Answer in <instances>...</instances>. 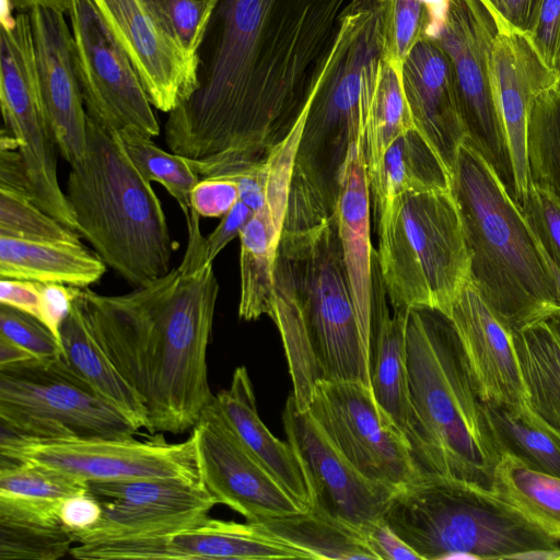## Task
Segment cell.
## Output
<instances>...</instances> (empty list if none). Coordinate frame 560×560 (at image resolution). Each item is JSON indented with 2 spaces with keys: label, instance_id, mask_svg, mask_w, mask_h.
<instances>
[{
  "label": "cell",
  "instance_id": "18",
  "mask_svg": "<svg viewBox=\"0 0 560 560\" xmlns=\"http://www.w3.org/2000/svg\"><path fill=\"white\" fill-rule=\"evenodd\" d=\"M301 109L285 137L264 158L265 198L240 233L241 295L238 316L255 320L271 312L276 294V265L287 212L296 151L303 129Z\"/></svg>",
  "mask_w": 560,
  "mask_h": 560
},
{
  "label": "cell",
  "instance_id": "1",
  "mask_svg": "<svg viewBox=\"0 0 560 560\" xmlns=\"http://www.w3.org/2000/svg\"><path fill=\"white\" fill-rule=\"evenodd\" d=\"M348 0H219L197 84L168 113L165 143L203 177L262 160L292 128Z\"/></svg>",
  "mask_w": 560,
  "mask_h": 560
},
{
  "label": "cell",
  "instance_id": "28",
  "mask_svg": "<svg viewBox=\"0 0 560 560\" xmlns=\"http://www.w3.org/2000/svg\"><path fill=\"white\" fill-rule=\"evenodd\" d=\"M106 264L80 241H28L0 235V278L88 288Z\"/></svg>",
  "mask_w": 560,
  "mask_h": 560
},
{
  "label": "cell",
  "instance_id": "4",
  "mask_svg": "<svg viewBox=\"0 0 560 560\" xmlns=\"http://www.w3.org/2000/svg\"><path fill=\"white\" fill-rule=\"evenodd\" d=\"M406 348L405 436L418 472L492 492L500 452L452 322L438 308H408Z\"/></svg>",
  "mask_w": 560,
  "mask_h": 560
},
{
  "label": "cell",
  "instance_id": "14",
  "mask_svg": "<svg viewBox=\"0 0 560 560\" xmlns=\"http://www.w3.org/2000/svg\"><path fill=\"white\" fill-rule=\"evenodd\" d=\"M73 62L86 114L103 127H132L152 138L160 125L129 57L93 0H72L68 12Z\"/></svg>",
  "mask_w": 560,
  "mask_h": 560
},
{
  "label": "cell",
  "instance_id": "37",
  "mask_svg": "<svg viewBox=\"0 0 560 560\" xmlns=\"http://www.w3.org/2000/svg\"><path fill=\"white\" fill-rule=\"evenodd\" d=\"M530 184L560 203V79L532 102L527 125Z\"/></svg>",
  "mask_w": 560,
  "mask_h": 560
},
{
  "label": "cell",
  "instance_id": "41",
  "mask_svg": "<svg viewBox=\"0 0 560 560\" xmlns=\"http://www.w3.org/2000/svg\"><path fill=\"white\" fill-rule=\"evenodd\" d=\"M167 36L197 62V52L219 0H140Z\"/></svg>",
  "mask_w": 560,
  "mask_h": 560
},
{
  "label": "cell",
  "instance_id": "49",
  "mask_svg": "<svg viewBox=\"0 0 560 560\" xmlns=\"http://www.w3.org/2000/svg\"><path fill=\"white\" fill-rule=\"evenodd\" d=\"M3 130L0 140V188L30 198L25 166L18 142L13 135Z\"/></svg>",
  "mask_w": 560,
  "mask_h": 560
},
{
  "label": "cell",
  "instance_id": "26",
  "mask_svg": "<svg viewBox=\"0 0 560 560\" xmlns=\"http://www.w3.org/2000/svg\"><path fill=\"white\" fill-rule=\"evenodd\" d=\"M214 400L248 452L307 510L311 499L301 465L289 442L277 439L260 419L245 366L235 369L229 388L214 395Z\"/></svg>",
  "mask_w": 560,
  "mask_h": 560
},
{
  "label": "cell",
  "instance_id": "10",
  "mask_svg": "<svg viewBox=\"0 0 560 560\" xmlns=\"http://www.w3.org/2000/svg\"><path fill=\"white\" fill-rule=\"evenodd\" d=\"M0 422L30 439L132 438L138 431L60 360L0 366Z\"/></svg>",
  "mask_w": 560,
  "mask_h": 560
},
{
  "label": "cell",
  "instance_id": "45",
  "mask_svg": "<svg viewBox=\"0 0 560 560\" xmlns=\"http://www.w3.org/2000/svg\"><path fill=\"white\" fill-rule=\"evenodd\" d=\"M525 33L541 58L556 70L560 60V0H535Z\"/></svg>",
  "mask_w": 560,
  "mask_h": 560
},
{
  "label": "cell",
  "instance_id": "8",
  "mask_svg": "<svg viewBox=\"0 0 560 560\" xmlns=\"http://www.w3.org/2000/svg\"><path fill=\"white\" fill-rule=\"evenodd\" d=\"M421 560L560 559V541L477 486L420 477L400 487L384 514Z\"/></svg>",
  "mask_w": 560,
  "mask_h": 560
},
{
  "label": "cell",
  "instance_id": "55",
  "mask_svg": "<svg viewBox=\"0 0 560 560\" xmlns=\"http://www.w3.org/2000/svg\"><path fill=\"white\" fill-rule=\"evenodd\" d=\"M3 1L22 12H25V11L28 12L30 10H32L35 7H45V8L59 10L67 14L72 4V0H3Z\"/></svg>",
  "mask_w": 560,
  "mask_h": 560
},
{
  "label": "cell",
  "instance_id": "32",
  "mask_svg": "<svg viewBox=\"0 0 560 560\" xmlns=\"http://www.w3.org/2000/svg\"><path fill=\"white\" fill-rule=\"evenodd\" d=\"M512 336L528 405L560 434V338L548 320Z\"/></svg>",
  "mask_w": 560,
  "mask_h": 560
},
{
  "label": "cell",
  "instance_id": "24",
  "mask_svg": "<svg viewBox=\"0 0 560 560\" xmlns=\"http://www.w3.org/2000/svg\"><path fill=\"white\" fill-rule=\"evenodd\" d=\"M401 81L415 128L452 177L467 133L451 59L434 40H421L402 62Z\"/></svg>",
  "mask_w": 560,
  "mask_h": 560
},
{
  "label": "cell",
  "instance_id": "40",
  "mask_svg": "<svg viewBox=\"0 0 560 560\" xmlns=\"http://www.w3.org/2000/svg\"><path fill=\"white\" fill-rule=\"evenodd\" d=\"M384 59L401 71L410 50L429 39L435 0H380Z\"/></svg>",
  "mask_w": 560,
  "mask_h": 560
},
{
  "label": "cell",
  "instance_id": "53",
  "mask_svg": "<svg viewBox=\"0 0 560 560\" xmlns=\"http://www.w3.org/2000/svg\"><path fill=\"white\" fill-rule=\"evenodd\" d=\"M497 28L526 32L535 0H480Z\"/></svg>",
  "mask_w": 560,
  "mask_h": 560
},
{
  "label": "cell",
  "instance_id": "20",
  "mask_svg": "<svg viewBox=\"0 0 560 560\" xmlns=\"http://www.w3.org/2000/svg\"><path fill=\"white\" fill-rule=\"evenodd\" d=\"M129 57L152 106L170 113L194 91L197 62L167 36L140 0H93Z\"/></svg>",
  "mask_w": 560,
  "mask_h": 560
},
{
  "label": "cell",
  "instance_id": "3",
  "mask_svg": "<svg viewBox=\"0 0 560 560\" xmlns=\"http://www.w3.org/2000/svg\"><path fill=\"white\" fill-rule=\"evenodd\" d=\"M269 317L285 353L295 405L306 410L319 381L371 387L370 347L355 314L336 211L291 185Z\"/></svg>",
  "mask_w": 560,
  "mask_h": 560
},
{
  "label": "cell",
  "instance_id": "35",
  "mask_svg": "<svg viewBox=\"0 0 560 560\" xmlns=\"http://www.w3.org/2000/svg\"><path fill=\"white\" fill-rule=\"evenodd\" d=\"M483 410L500 453L515 456L532 469L560 477L558 432L533 410L516 415L494 402H483Z\"/></svg>",
  "mask_w": 560,
  "mask_h": 560
},
{
  "label": "cell",
  "instance_id": "48",
  "mask_svg": "<svg viewBox=\"0 0 560 560\" xmlns=\"http://www.w3.org/2000/svg\"><path fill=\"white\" fill-rule=\"evenodd\" d=\"M362 533L377 560H421L387 524L384 517L366 525Z\"/></svg>",
  "mask_w": 560,
  "mask_h": 560
},
{
  "label": "cell",
  "instance_id": "21",
  "mask_svg": "<svg viewBox=\"0 0 560 560\" xmlns=\"http://www.w3.org/2000/svg\"><path fill=\"white\" fill-rule=\"evenodd\" d=\"M444 314L455 328L481 400L516 415L530 411L512 331L469 280Z\"/></svg>",
  "mask_w": 560,
  "mask_h": 560
},
{
  "label": "cell",
  "instance_id": "15",
  "mask_svg": "<svg viewBox=\"0 0 560 560\" xmlns=\"http://www.w3.org/2000/svg\"><path fill=\"white\" fill-rule=\"evenodd\" d=\"M80 560L310 559L259 525L202 516L183 526L78 542Z\"/></svg>",
  "mask_w": 560,
  "mask_h": 560
},
{
  "label": "cell",
  "instance_id": "38",
  "mask_svg": "<svg viewBox=\"0 0 560 560\" xmlns=\"http://www.w3.org/2000/svg\"><path fill=\"white\" fill-rule=\"evenodd\" d=\"M122 145L142 177L160 183L178 202L185 218L190 214V194L200 180L191 161L180 154L168 153L150 137L136 128L117 131Z\"/></svg>",
  "mask_w": 560,
  "mask_h": 560
},
{
  "label": "cell",
  "instance_id": "36",
  "mask_svg": "<svg viewBox=\"0 0 560 560\" xmlns=\"http://www.w3.org/2000/svg\"><path fill=\"white\" fill-rule=\"evenodd\" d=\"M412 128L415 125L404 93L401 71L384 59L362 139V154L370 190L376 183L386 149L399 135Z\"/></svg>",
  "mask_w": 560,
  "mask_h": 560
},
{
  "label": "cell",
  "instance_id": "30",
  "mask_svg": "<svg viewBox=\"0 0 560 560\" xmlns=\"http://www.w3.org/2000/svg\"><path fill=\"white\" fill-rule=\"evenodd\" d=\"M443 189H451L447 170L417 129H409L386 149L376 183L370 190L374 222L400 194Z\"/></svg>",
  "mask_w": 560,
  "mask_h": 560
},
{
  "label": "cell",
  "instance_id": "22",
  "mask_svg": "<svg viewBox=\"0 0 560 560\" xmlns=\"http://www.w3.org/2000/svg\"><path fill=\"white\" fill-rule=\"evenodd\" d=\"M494 101L509 145L514 198L521 206L529 186L527 125L533 100L559 74L538 54L525 32L499 28L490 60Z\"/></svg>",
  "mask_w": 560,
  "mask_h": 560
},
{
  "label": "cell",
  "instance_id": "5",
  "mask_svg": "<svg viewBox=\"0 0 560 560\" xmlns=\"http://www.w3.org/2000/svg\"><path fill=\"white\" fill-rule=\"evenodd\" d=\"M470 254L469 281L511 330L560 311L555 279L521 206L466 140L451 177Z\"/></svg>",
  "mask_w": 560,
  "mask_h": 560
},
{
  "label": "cell",
  "instance_id": "9",
  "mask_svg": "<svg viewBox=\"0 0 560 560\" xmlns=\"http://www.w3.org/2000/svg\"><path fill=\"white\" fill-rule=\"evenodd\" d=\"M375 225L381 277L393 310L427 306L446 313L470 271L452 190L400 194Z\"/></svg>",
  "mask_w": 560,
  "mask_h": 560
},
{
  "label": "cell",
  "instance_id": "39",
  "mask_svg": "<svg viewBox=\"0 0 560 560\" xmlns=\"http://www.w3.org/2000/svg\"><path fill=\"white\" fill-rule=\"evenodd\" d=\"M89 491V483L28 463L1 459L0 497L34 504H58L71 494Z\"/></svg>",
  "mask_w": 560,
  "mask_h": 560
},
{
  "label": "cell",
  "instance_id": "47",
  "mask_svg": "<svg viewBox=\"0 0 560 560\" xmlns=\"http://www.w3.org/2000/svg\"><path fill=\"white\" fill-rule=\"evenodd\" d=\"M58 516L65 527L73 533H82L100 524L103 506L90 491L80 492L60 501Z\"/></svg>",
  "mask_w": 560,
  "mask_h": 560
},
{
  "label": "cell",
  "instance_id": "19",
  "mask_svg": "<svg viewBox=\"0 0 560 560\" xmlns=\"http://www.w3.org/2000/svg\"><path fill=\"white\" fill-rule=\"evenodd\" d=\"M103 506L94 528L74 533L78 542L183 526L218 504L201 480L139 478L90 482Z\"/></svg>",
  "mask_w": 560,
  "mask_h": 560
},
{
  "label": "cell",
  "instance_id": "31",
  "mask_svg": "<svg viewBox=\"0 0 560 560\" xmlns=\"http://www.w3.org/2000/svg\"><path fill=\"white\" fill-rule=\"evenodd\" d=\"M59 504H34L0 497V560H57L77 544L62 525Z\"/></svg>",
  "mask_w": 560,
  "mask_h": 560
},
{
  "label": "cell",
  "instance_id": "16",
  "mask_svg": "<svg viewBox=\"0 0 560 560\" xmlns=\"http://www.w3.org/2000/svg\"><path fill=\"white\" fill-rule=\"evenodd\" d=\"M282 420L308 488L310 510L360 530L384 517L398 489L364 477L330 443L310 412L296 407L292 394Z\"/></svg>",
  "mask_w": 560,
  "mask_h": 560
},
{
  "label": "cell",
  "instance_id": "54",
  "mask_svg": "<svg viewBox=\"0 0 560 560\" xmlns=\"http://www.w3.org/2000/svg\"><path fill=\"white\" fill-rule=\"evenodd\" d=\"M35 357L7 337L0 335V366L34 359Z\"/></svg>",
  "mask_w": 560,
  "mask_h": 560
},
{
  "label": "cell",
  "instance_id": "50",
  "mask_svg": "<svg viewBox=\"0 0 560 560\" xmlns=\"http://www.w3.org/2000/svg\"><path fill=\"white\" fill-rule=\"evenodd\" d=\"M40 293L39 320L46 325L60 343V328L72 305L74 296L73 287L40 283Z\"/></svg>",
  "mask_w": 560,
  "mask_h": 560
},
{
  "label": "cell",
  "instance_id": "7",
  "mask_svg": "<svg viewBox=\"0 0 560 560\" xmlns=\"http://www.w3.org/2000/svg\"><path fill=\"white\" fill-rule=\"evenodd\" d=\"M384 60L380 0H349L303 104L292 183L336 211L343 168L361 144Z\"/></svg>",
  "mask_w": 560,
  "mask_h": 560
},
{
  "label": "cell",
  "instance_id": "12",
  "mask_svg": "<svg viewBox=\"0 0 560 560\" xmlns=\"http://www.w3.org/2000/svg\"><path fill=\"white\" fill-rule=\"evenodd\" d=\"M1 459L28 463L90 482L139 478L201 480L191 435L170 443L161 433L132 438L30 439L1 425Z\"/></svg>",
  "mask_w": 560,
  "mask_h": 560
},
{
  "label": "cell",
  "instance_id": "33",
  "mask_svg": "<svg viewBox=\"0 0 560 560\" xmlns=\"http://www.w3.org/2000/svg\"><path fill=\"white\" fill-rule=\"evenodd\" d=\"M250 522L310 559L377 560L362 530L310 509Z\"/></svg>",
  "mask_w": 560,
  "mask_h": 560
},
{
  "label": "cell",
  "instance_id": "42",
  "mask_svg": "<svg viewBox=\"0 0 560 560\" xmlns=\"http://www.w3.org/2000/svg\"><path fill=\"white\" fill-rule=\"evenodd\" d=\"M78 234L28 197L0 188V235L28 241H79Z\"/></svg>",
  "mask_w": 560,
  "mask_h": 560
},
{
  "label": "cell",
  "instance_id": "23",
  "mask_svg": "<svg viewBox=\"0 0 560 560\" xmlns=\"http://www.w3.org/2000/svg\"><path fill=\"white\" fill-rule=\"evenodd\" d=\"M28 14L45 113L58 151L72 165L85 155L88 122L73 62L72 33L59 10L35 7Z\"/></svg>",
  "mask_w": 560,
  "mask_h": 560
},
{
  "label": "cell",
  "instance_id": "44",
  "mask_svg": "<svg viewBox=\"0 0 560 560\" xmlns=\"http://www.w3.org/2000/svg\"><path fill=\"white\" fill-rule=\"evenodd\" d=\"M521 208L542 250L560 271V203L532 183Z\"/></svg>",
  "mask_w": 560,
  "mask_h": 560
},
{
  "label": "cell",
  "instance_id": "29",
  "mask_svg": "<svg viewBox=\"0 0 560 560\" xmlns=\"http://www.w3.org/2000/svg\"><path fill=\"white\" fill-rule=\"evenodd\" d=\"M378 262L374 268L375 327L370 353L371 389L377 404L405 434L409 416L407 311L389 314Z\"/></svg>",
  "mask_w": 560,
  "mask_h": 560
},
{
  "label": "cell",
  "instance_id": "11",
  "mask_svg": "<svg viewBox=\"0 0 560 560\" xmlns=\"http://www.w3.org/2000/svg\"><path fill=\"white\" fill-rule=\"evenodd\" d=\"M495 23L480 0H435L429 39L448 56L455 72L467 138L514 197L509 145L491 83Z\"/></svg>",
  "mask_w": 560,
  "mask_h": 560
},
{
  "label": "cell",
  "instance_id": "27",
  "mask_svg": "<svg viewBox=\"0 0 560 560\" xmlns=\"http://www.w3.org/2000/svg\"><path fill=\"white\" fill-rule=\"evenodd\" d=\"M60 345L59 360L72 376L117 409L136 430L148 428L142 400L95 339L75 296L60 328Z\"/></svg>",
  "mask_w": 560,
  "mask_h": 560
},
{
  "label": "cell",
  "instance_id": "2",
  "mask_svg": "<svg viewBox=\"0 0 560 560\" xmlns=\"http://www.w3.org/2000/svg\"><path fill=\"white\" fill-rule=\"evenodd\" d=\"M205 242L190 224L182 264L129 293L73 287L95 339L142 400L151 434L192 429L214 397L207 349L219 283Z\"/></svg>",
  "mask_w": 560,
  "mask_h": 560
},
{
  "label": "cell",
  "instance_id": "56",
  "mask_svg": "<svg viewBox=\"0 0 560 560\" xmlns=\"http://www.w3.org/2000/svg\"><path fill=\"white\" fill-rule=\"evenodd\" d=\"M544 252V250H542ZM544 255L546 257L549 270L555 279L557 292H558V299L560 302V271L553 266V264L549 260L547 255L544 252ZM548 322L553 327L555 331L557 332L558 337L560 338V311L553 315L551 318L548 319Z\"/></svg>",
  "mask_w": 560,
  "mask_h": 560
},
{
  "label": "cell",
  "instance_id": "13",
  "mask_svg": "<svg viewBox=\"0 0 560 560\" xmlns=\"http://www.w3.org/2000/svg\"><path fill=\"white\" fill-rule=\"evenodd\" d=\"M306 410L330 443L370 480L399 489L421 477L405 434L364 383L319 381Z\"/></svg>",
  "mask_w": 560,
  "mask_h": 560
},
{
  "label": "cell",
  "instance_id": "52",
  "mask_svg": "<svg viewBox=\"0 0 560 560\" xmlns=\"http://www.w3.org/2000/svg\"><path fill=\"white\" fill-rule=\"evenodd\" d=\"M40 283L22 279L0 280V304L40 317Z\"/></svg>",
  "mask_w": 560,
  "mask_h": 560
},
{
  "label": "cell",
  "instance_id": "51",
  "mask_svg": "<svg viewBox=\"0 0 560 560\" xmlns=\"http://www.w3.org/2000/svg\"><path fill=\"white\" fill-rule=\"evenodd\" d=\"M253 210L242 200H237L232 209L222 217L214 231L206 238V261L212 264L219 253L236 236L250 219Z\"/></svg>",
  "mask_w": 560,
  "mask_h": 560
},
{
  "label": "cell",
  "instance_id": "6",
  "mask_svg": "<svg viewBox=\"0 0 560 560\" xmlns=\"http://www.w3.org/2000/svg\"><path fill=\"white\" fill-rule=\"evenodd\" d=\"M70 167L65 194L78 233L106 266L135 289L166 276L174 244L161 201L118 132L88 115L85 155Z\"/></svg>",
  "mask_w": 560,
  "mask_h": 560
},
{
  "label": "cell",
  "instance_id": "57",
  "mask_svg": "<svg viewBox=\"0 0 560 560\" xmlns=\"http://www.w3.org/2000/svg\"><path fill=\"white\" fill-rule=\"evenodd\" d=\"M556 71H557V73H558V74H559V77H560V60H559V63H558V66H557V68H556Z\"/></svg>",
  "mask_w": 560,
  "mask_h": 560
},
{
  "label": "cell",
  "instance_id": "25",
  "mask_svg": "<svg viewBox=\"0 0 560 560\" xmlns=\"http://www.w3.org/2000/svg\"><path fill=\"white\" fill-rule=\"evenodd\" d=\"M371 209L362 147L357 144L343 168L336 218L359 327L370 350L375 326L374 267L377 259L371 241Z\"/></svg>",
  "mask_w": 560,
  "mask_h": 560
},
{
  "label": "cell",
  "instance_id": "46",
  "mask_svg": "<svg viewBox=\"0 0 560 560\" xmlns=\"http://www.w3.org/2000/svg\"><path fill=\"white\" fill-rule=\"evenodd\" d=\"M238 197V185L226 177H203L192 188L190 208L203 218H222Z\"/></svg>",
  "mask_w": 560,
  "mask_h": 560
},
{
  "label": "cell",
  "instance_id": "43",
  "mask_svg": "<svg viewBox=\"0 0 560 560\" xmlns=\"http://www.w3.org/2000/svg\"><path fill=\"white\" fill-rule=\"evenodd\" d=\"M0 335L7 337L44 362L61 357V346L52 332L36 317L0 304Z\"/></svg>",
  "mask_w": 560,
  "mask_h": 560
},
{
  "label": "cell",
  "instance_id": "17",
  "mask_svg": "<svg viewBox=\"0 0 560 560\" xmlns=\"http://www.w3.org/2000/svg\"><path fill=\"white\" fill-rule=\"evenodd\" d=\"M199 475L218 503L247 521L304 510L241 442L214 397L192 428Z\"/></svg>",
  "mask_w": 560,
  "mask_h": 560
},
{
  "label": "cell",
  "instance_id": "34",
  "mask_svg": "<svg viewBox=\"0 0 560 560\" xmlns=\"http://www.w3.org/2000/svg\"><path fill=\"white\" fill-rule=\"evenodd\" d=\"M492 492L560 541V477L532 469L502 452L494 469Z\"/></svg>",
  "mask_w": 560,
  "mask_h": 560
}]
</instances>
